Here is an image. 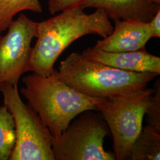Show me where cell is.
<instances>
[{"label": "cell", "instance_id": "6da1fadb", "mask_svg": "<svg viewBox=\"0 0 160 160\" xmlns=\"http://www.w3.org/2000/svg\"><path fill=\"white\" fill-rule=\"evenodd\" d=\"M36 24L37 40L32 48L27 71L41 76H49L63 51L75 40L87 34L104 38L114 27L103 10L87 14L80 6L66 9Z\"/></svg>", "mask_w": 160, "mask_h": 160}, {"label": "cell", "instance_id": "7a4b0ae2", "mask_svg": "<svg viewBox=\"0 0 160 160\" xmlns=\"http://www.w3.org/2000/svg\"><path fill=\"white\" fill-rule=\"evenodd\" d=\"M76 91L90 97L109 98L142 90L158 75L120 70L72 52L52 74Z\"/></svg>", "mask_w": 160, "mask_h": 160}, {"label": "cell", "instance_id": "3957f363", "mask_svg": "<svg viewBox=\"0 0 160 160\" xmlns=\"http://www.w3.org/2000/svg\"><path fill=\"white\" fill-rule=\"evenodd\" d=\"M20 92L39 116L53 138L59 137L71 121L81 113L97 110L106 98L90 97L76 91L53 75L33 73L22 78Z\"/></svg>", "mask_w": 160, "mask_h": 160}, {"label": "cell", "instance_id": "277c9868", "mask_svg": "<svg viewBox=\"0 0 160 160\" xmlns=\"http://www.w3.org/2000/svg\"><path fill=\"white\" fill-rule=\"evenodd\" d=\"M0 92L15 125L16 144L10 160H55L53 137L38 113L23 102L18 86L2 82Z\"/></svg>", "mask_w": 160, "mask_h": 160}, {"label": "cell", "instance_id": "5b68a950", "mask_svg": "<svg viewBox=\"0 0 160 160\" xmlns=\"http://www.w3.org/2000/svg\"><path fill=\"white\" fill-rule=\"evenodd\" d=\"M153 92L154 89L145 88L106 98L96 105L112 135L116 160L128 159L132 146L142 129L143 116Z\"/></svg>", "mask_w": 160, "mask_h": 160}, {"label": "cell", "instance_id": "8992f818", "mask_svg": "<svg viewBox=\"0 0 160 160\" xmlns=\"http://www.w3.org/2000/svg\"><path fill=\"white\" fill-rule=\"evenodd\" d=\"M90 111L79 114L59 137L53 138L55 160H116L114 154L106 151L103 147L108 127Z\"/></svg>", "mask_w": 160, "mask_h": 160}, {"label": "cell", "instance_id": "52a82bcc", "mask_svg": "<svg viewBox=\"0 0 160 160\" xmlns=\"http://www.w3.org/2000/svg\"><path fill=\"white\" fill-rule=\"evenodd\" d=\"M36 24L24 14L13 20L7 32L0 36V84L18 86L20 77L28 72L32 40L36 36Z\"/></svg>", "mask_w": 160, "mask_h": 160}, {"label": "cell", "instance_id": "ba28073f", "mask_svg": "<svg viewBox=\"0 0 160 160\" xmlns=\"http://www.w3.org/2000/svg\"><path fill=\"white\" fill-rule=\"evenodd\" d=\"M113 32L93 48L109 52L136 51L144 48L152 38L148 23L114 19Z\"/></svg>", "mask_w": 160, "mask_h": 160}, {"label": "cell", "instance_id": "9c48e42d", "mask_svg": "<svg viewBox=\"0 0 160 160\" xmlns=\"http://www.w3.org/2000/svg\"><path fill=\"white\" fill-rule=\"evenodd\" d=\"M82 54L88 59L123 71L160 74V58L144 48L136 51L109 52L88 48Z\"/></svg>", "mask_w": 160, "mask_h": 160}, {"label": "cell", "instance_id": "30bf717a", "mask_svg": "<svg viewBox=\"0 0 160 160\" xmlns=\"http://www.w3.org/2000/svg\"><path fill=\"white\" fill-rule=\"evenodd\" d=\"M82 9L95 8L103 10L113 20H133L148 23L160 10V4L154 0H84Z\"/></svg>", "mask_w": 160, "mask_h": 160}, {"label": "cell", "instance_id": "8fae6325", "mask_svg": "<svg viewBox=\"0 0 160 160\" xmlns=\"http://www.w3.org/2000/svg\"><path fill=\"white\" fill-rule=\"evenodd\" d=\"M128 159L160 160V131L148 125L142 128L132 146Z\"/></svg>", "mask_w": 160, "mask_h": 160}, {"label": "cell", "instance_id": "7c38bea8", "mask_svg": "<svg viewBox=\"0 0 160 160\" xmlns=\"http://www.w3.org/2000/svg\"><path fill=\"white\" fill-rule=\"evenodd\" d=\"M23 11L41 13L43 10L39 0H0V34L8 28L14 16Z\"/></svg>", "mask_w": 160, "mask_h": 160}, {"label": "cell", "instance_id": "4fadbf2b", "mask_svg": "<svg viewBox=\"0 0 160 160\" xmlns=\"http://www.w3.org/2000/svg\"><path fill=\"white\" fill-rule=\"evenodd\" d=\"M13 118L4 105L0 107V160H10L16 144Z\"/></svg>", "mask_w": 160, "mask_h": 160}, {"label": "cell", "instance_id": "5bb4252c", "mask_svg": "<svg viewBox=\"0 0 160 160\" xmlns=\"http://www.w3.org/2000/svg\"><path fill=\"white\" fill-rule=\"evenodd\" d=\"M147 125L160 131V82L157 80L155 83L153 93L149 96L146 108Z\"/></svg>", "mask_w": 160, "mask_h": 160}, {"label": "cell", "instance_id": "9a60e30c", "mask_svg": "<svg viewBox=\"0 0 160 160\" xmlns=\"http://www.w3.org/2000/svg\"><path fill=\"white\" fill-rule=\"evenodd\" d=\"M84 1V0H48V11L52 14H55L57 12H62L69 8L80 6Z\"/></svg>", "mask_w": 160, "mask_h": 160}, {"label": "cell", "instance_id": "2e32d148", "mask_svg": "<svg viewBox=\"0 0 160 160\" xmlns=\"http://www.w3.org/2000/svg\"><path fill=\"white\" fill-rule=\"evenodd\" d=\"M152 38H160V10L148 22Z\"/></svg>", "mask_w": 160, "mask_h": 160}, {"label": "cell", "instance_id": "e0dca14e", "mask_svg": "<svg viewBox=\"0 0 160 160\" xmlns=\"http://www.w3.org/2000/svg\"><path fill=\"white\" fill-rule=\"evenodd\" d=\"M155 2L156 3H158V4H160V0H154Z\"/></svg>", "mask_w": 160, "mask_h": 160}]
</instances>
